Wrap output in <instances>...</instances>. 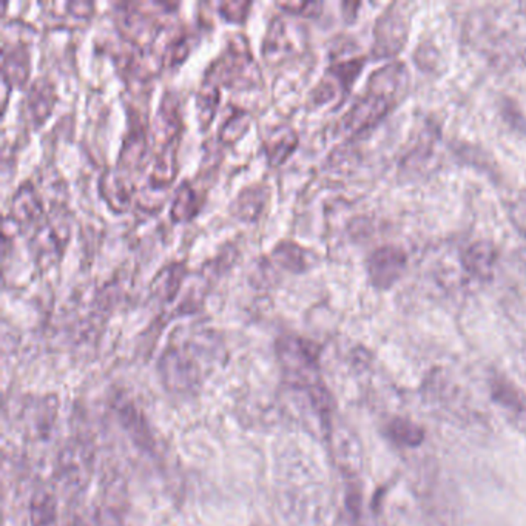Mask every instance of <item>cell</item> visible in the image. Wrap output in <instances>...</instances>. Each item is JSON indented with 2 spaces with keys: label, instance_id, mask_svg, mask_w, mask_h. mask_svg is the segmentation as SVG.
I'll return each mask as SVG.
<instances>
[{
  "label": "cell",
  "instance_id": "obj_8",
  "mask_svg": "<svg viewBox=\"0 0 526 526\" xmlns=\"http://www.w3.org/2000/svg\"><path fill=\"white\" fill-rule=\"evenodd\" d=\"M30 62L25 50H13L10 54L4 53V76L10 77L11 84H22L27 81Z\"/></svg>",
  "mask_w": 526,
  "mask_h": 526
},
{
  "label": "cell",
  "instance_id": "obj_6",
  "mask_svg": "<svg viewBox=\"0 0 526 526\" xmlns=\"http://www.w3.org/2000/svg\"><path fill=\"white\" fill-rule=\"evenodd\" d=\"M298 138L294 130L289 127L285 129L275 130L274 134H270L268 142V155L270 164H279L285 161L286 158L294 150Z\"/></svg>",
  "mask_w": 526,
  "mask_h": 526
},
{
  "label": "cell",
  "instance_id": "obj_4",
  "mask_svg": "<svg viewBox=\"0 0 526 526\" xmlns=\"http://www.w3.org/2000/svg\"><path fill=\"white\" fill-rule=\"evenodd\" d=\"M41 215H42V205L34 188L30 184H22V187L19 188L13 201L11 216H14L19 222L25 221L30 224L38 220Z\"/></svg>",
  "mask_w": 526,
  "mask_h": 526
},
{
  "label": "cell",
  "instance_id": "obj_2",
  "mask_svg": "<svg viewBox=\"0 0 526 526\" xmlns=\"http://www.w3.org/2000/svg\"><path fill=\"white\" fill-rule=\"evenodd\" d=\"M404 268V255L395 248H383L369 258V275L376 287H389L397 281Z\"/></svg>",
  "mask_w": 526,
  "mask_h": 526
},
{
  "label": "cell",
  "instance_id": "obj_7",
  "mask_svg": "<svg viewBox=\"0 0 526 526\" xmlns=\"http://www.w3.org/2000/svg\"><path fill=\"white\" fill-rule=\"evenodd\" d=\"M196 210H198V195L190 184H181L175 194V203L172 205L173 220H190L196 213Z\"/></svg>",
  "mask_w": 526,
  "mask_h": 526
},
{
  "label": "cell",
  "instance_id": "obj_11",
  "mask_svg": "<svg viewBox=\"0 0 526 526\" xmlns=\"http://www.w3.org/2000/svg\"><path fill=\"white\" fill-rule=\"evenodd\" d=\"M469 258H477V261H473L474 268H476L477 272H484V270L486 272V270L489 268V266H491V263H493V257H491L489 249L486 248V246H484V248H480V246H474L473 250L469 252Z\"/></svg>",
  "mask_w": 526,
  "mask_h": 526
},
{
  "label": "cell",
  "instance_id": "obj_3",
  "mask_svg": "<svg viewBox=\"0 0 526 526\" xmlns=\"http://www.w3.org/2000/svg\"><path fill=\"white\" fill-rule=\"evenodd\" d=\"M391 95H386L382 88L372 86L371 92L367 93L360 103H357L350 113L346 118V124L352 130H360L366 125L372 124L374 121L382 118L386 113L389 107Z\"/></svg>",
  "mask_w": 526,
  "mask_h": 526
},
{
  "label": "cell",
  "instance_id": "obj_1",
  "mask_svg": "<svg viewBox=\"0 0 526 526\" xmlns=\"http://www.w3.org/2000/svg\"><path fill=\"white\" fill-rule=\"evenodd\" d=\"M259 71L253 62L249 50H240L233 43L226 53L221 54V58L213 62L209 68L207 79L210 82L220 79L222 84L235 86L238 82L252 84L258 79Z\"/></svg>",
  "mask_w": 526,
  "mask_h": 526
},
{
  "label": "cell",
  "instance_id": "obj_9",
  "mask_svg": "<svg viewBox=\"0 0 526 526\" xmlns=\"http://www.w3.org/2000/svg\"><path fill=\"white\" fill-rule=\"evenodd\" d=\"M389 432L393 440L403 446H419L423 443L424 432L413 422L404 419H395L389 424Z\"/></svg>",
  "mask_w": 526,
  "mask_h": 526
},
{
  "label": "cell",
  "instance_id": "obj_5",
  "mask_svg": "<svg viewBox=\"0 0 526 526\" xmlns=\"http://www.w3.org/2000/svg\"><path fill=\"white\" fill-rule=\"evenodd\" d=\"M494 397L512 415L514 423L519 424L526 434V398L523 402L521 394H517L514 387L503 386L502 383L494 387Z\"/></svg>",
  "mask_w": 526,
  "mask_h": 526
},
{
  "label": "cell",
  "instance_id": "obj_10",
  "mask_svg": "<svg viewBox=\"0 0 526 526\" xmlns=\"http://www.w3.org/2000/svg\"><path fill=\"white\" fill-rule=\"evenodd\" d=\"M183 277V268L179 264H172L170 268L162 270L158 278L161 279V283H155V289L159 290V294L164 295V292L168 294H175L177 287H179V281Z\"/></svg>",
  "mask_w": 526,
  "mask_h": 526
}]
</instances>
